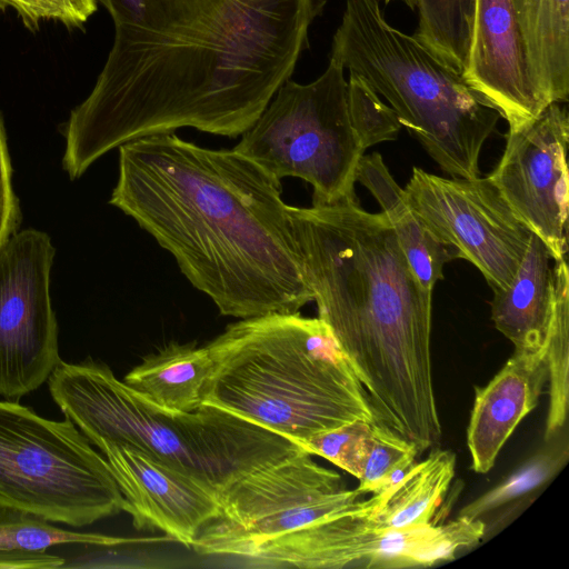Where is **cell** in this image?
Masks as SVG:
<instances>
[{
    "label": "cell",
    "instance_id": "cell-1",
    "mask_svg": "<svg viewBox=\"0 0 569 569\" xmlns=\"http://www.w3.org/2000/svg\"><path fill=\"white\" fill-rule=\"evenodd\" d=\"M114 37L89 96L64 124L63 169L79 178L121 144L180 128L237 138L309 47L326 0H98Z\"/></svg>",
    "mask_w": 569,
    "mask_h": 569
},
{
    "label": "cell",
    "instance_id": "cell-2",
    "mask_svg": "<svg viewBox=\"0 0 569 569\" xmlns=\"http://www.w3.org/2000/svg\"><path fill=\"white\" fill-rule=\"evenodd\" d=\"M281 180L226 149L174 132L119 147L109 203L170 252L222 316L295 313L313 300Z\"/></svg>",
    "mask_w": 569,
    "mask_h": 569
},
{
    "label": "cell",
    "instance_id": "cell-3",
    "mask_svg": "<svg viewBox=\"0 0 569 569\" xmlns=\"http://www.w3.org/2000/svg\"><path fill=\"white\" fill-rule=\"evenodd\" d=\"M318 318L362 385L377 422L419 452L441 439L430 351L432 290L423 288L382 212L357 198L289 206Z\"/></svg>",
    "mask_w": 569,
    "mask_h": 569
},
{
    "label": "cell",
    "instance_id": "cell-4",
    "mask_svg": "<svg viewBox=\"0 0 569 569\" xmlns=\"http://www.w3.org/2000/svg\"><path fill=\"white\" fill-rule=\"evenodd\" d=\"M210 405L301 446L356 420L376 422L368 396L319 318L266 313L230 323L206 345Z\"/></svg>",
    "mask_w": 569,
    "mask_h": 569
},
{
    "label": "cell",
    "instance_id": "cell-5",
    "mask_svg": "<svg viewBox=\"0 0 569 569\" xmlns=\"http://www.w3.org/2000/svg\"><path fill=\"white\" fill-rule=\"evenodd\" d=\"M63 415L96 446H130L220 492L303 448L223 409L170 412L130 389L102 362L61 361L48 379Z\"/></svg>",
    "mask_w": 569,
    "mask_h": 569
},
{
    "label": "cell",
    "instance_id": "cell-6",
    "mask_svg": "<svg viewBox=\"0 0 569 569\" xmlns=\"http://www.w3.org/2000/svg\"><path fill=\"white\" fill-rule=\"evenodd\" d=\"M330 59L363 79L450 177H480L479 159L500 114L378 0H346Z\"/></svg>",
    "mask_w": 569,
    "mask_h": 569
},
{
    "label": "cell",
    "instance_id": "cell-7",
    "mask_svg": "<svg viewBox=\"0 0 569 569\" xmlns=\"http://www.w3.org/2000/svg\"><path fill=\"white\" fill-rule=\"evenodd\" d=\"M305 449L234 480L219 492L220 511L198 532L192 549L253 568H308L320 525L338 516L376 512L385 490L366 500Z\"/></svg>",
    "mask_w": 569,
    "mask_h": 569
},
{
    "label": "cell",
    "instance_id": "cell-8",
    "mask_svg": "<svg viewBox=\"0 0 569 569\" xmlns=\"http://www.w3.org/2000/svg\"><path fill=\"white\" fill-rule=\"evenodd\" d=\"M0 505L83 527L124 511L103 456L66 417L56 421L0 400Z\"/></svg>",
    "mask_w": 569,
    "mask_h": 569
},
{
    "label": "cell",
    "instance_id": "cell-9",
    "mask_svg": "<svg viewBox=\"0 0 569 569\" xmlns=\"http://www.w3.org/2000/svg\"><path fill=\"white\" fill-rule=\"evenodd\" d=\"M345 71L329 58L311 82L286 81L233 148L279 180L308 182L312 204L357 198L356 170L366 150L351 123Z\"/></svg>",
    "mask_w": 569,
    "mask_h": 569
},
{
    "label": "cell",
    "instance_id": "cell-10",
    "mask_svg": "<svg viewBox=\"0 0 569 569\" xmlns=\"http://www.w3.org/2000/svg\"><path fill=\"white\" fill-rule=\"evenodd\" d=\"M405 191L427 228L475 264L492 291L511 286L532 232L488 177L445 178L413 167Z\"/></svg>",
    "mask_w": 569,
    "mask_h": 569
},
{
    "label": "cell",
    "instance_id": "cell-11",
    "mask_svg": "<svg viewBox=\"0 0 569 569\" xmlns=\"http://www.w3.org/2000/svg\"><path fill=\"white\" fill-rule=\"evenodd\" d=\"M54 248L40 230L14 233L0 249V397L18 401L62 361L50 299Z\"/></svg>",
    "mask_w": 569,
    "mask_h": 569
},
{
    "label": "cell",
    "instance_id": "cell-12",
    "mask_svg": "<svg viewBox=\"0 0 569 569\" xmlns=\"http://www.w3.org/2000/svg\"><path fill=\"white\" fill-rule=\"evenodd\" d=\"M569 118L560 102L508 130L503 153L488 178L516 217L542 240L553 260L568 251Z\"/></svg>",
    "mask_w": 569,
    "mask_h": 569
},
{
    "label": "cell",
    "instance_id": "cell-13",
    "mask_svg": "<svg viewBox=\"0 0 569 569\" xmlns=\"http://www.w3.org/2000/svg\"><path fill=\"white\" fill-rule=\"evenodd\" d=\"M124 498L134 528L160 530L192 548L220 511L219 492L130 446L98 443Z\"/></svg>",
    "mask_w": 569,
    "mask_h": 569
},
{
    "label": "cell",
    "instance_id": "cell-14",
    "mask_svg": "<svg viewBox=\"0 0 569 569\" xmlns=\"http://www.w3.org/2000/svg\"><path fill=\"white\" fill-rule=\"evenodd\" d=\"M467 83L507 120L509 130L550 103L533 77L513 0H475Z\"/></svg>",
    "mask_w": 569,
    "mask_h": 569
},
{
    "label": "cell",
    "instance_id": "cell-15",
    "mask_svg": "<svg viewBox=\"0 0 569 569\" xmlns=\"http://www.w3.org/2000/svg\"><path fill=\"white\" fill-rule=\"evenodd\" d=\"M548 380L547 346L515 350L490 382L476 389L467 429L475 472L486 473L519 422L536 408Z\"/></svg>",
    "mask_w": 569,
    "mask_h": 569
},
{
    "label": "cell",
    "instance_id": "cell-16",
    "mask_svg": "<svg viewBox=\"0 0 569 569\" xmlns=\"http://www.w3.org/2000/svg\"><path fill=\"white\" fill-rule=\"evenodd\" d=\"M555 306V260L531 233L511 286L493 291L491 319L515 350L538 351L547 346Z\"/></svg>",
    "mask_w": 569,
    "mask_h": 569
},
{
    "label": "cell",
    "instance_id": "cell-17",
    "mask_svg": "<svg viewBox=\"0 0 569 569\" xmlns=\"http://www.w3.org/2000/svg\"><path fill=\"white\" fill-rule=\"evenodd\" d=\"M356 181L365 186L380 204L420 284L432 290L443 278L445 264L459 259L458 252L427 228L378 152L360 158Z\"/></svg>",
    "mask_w": 569,
    "mask_h": 569
},
{
    "label": "cell",
    "instance_id": "cell-18",
    "mask_svg": "<svg viewBox=\"0 0 569 569\" xmlns=\"http://www.w3.org/2000/svg\"><path fill=\"white\" fill-rule=\"evenodd\" d=\"M211 369L206 346L171 342L144 357L122 381L159 408L192 412L203 405V389Z\"/></svg>",
    "mask_w": 569,
    "mask_h": 569
},
{
    "label": "cell",
    "instance_id": "cell-19",
    "mask_svg": "<svg viewBox=\"0 0 569 569\" xmlns=\"http://www.w3.org/2000/svg\"><path fill=\"white\" fill-rule=\"evenodd\" d=\"M527 56L549 103L569 96V0H513Z\"/></svg>",
    "mask_w": 569,
    "mask_h": 569
},
{
    "label": "cell",
    "instance_id": "cell-20",
    "mask_svg": "<svg viewBox=\"0 0 569 569\" xmlns=\"http://www.w3.org/2000/svg\"><path fill=\"white\" fill-rule=\"evenodd\" d=\"M456 455L436 449L412 465L391 487L385 489L379 509L371 513L379 528L403 529L431 522L455 476Z\"/></svg>",
    "mask_w": 569,
    "mask_h": 569
},
{
    "label": "cell",
    "instance_id": "cell-21",
    "mask_svg": "<svg viewBox=\"0 0 569 569\" xmlns=\"http://www.w3.org/2000/svg\"><path fill=\"white\" fill-rule=\"evenodd\" d=\"M417 13L413 34L462 73L467 66L475 0H405Z\"/></svg>",
    "mask_w": 569,
    "mask_h": 569
},
{
    "label": "cell",
    "instance_id": "cell-22",
    "mask_svg": "<svg viewBox=\"0 0 569 569\" xmlns=\"http://www.w3.org/2000/svg\"><path fill=\"white\" fill-rule=\"evenodd\" d=\"M549 409L545 439L549 440L567 419L569 368V270L566 259L555 260V306L547 340Z\"/></svg>",
    "mask_w": 569,
    "mask_h": 569
},
{
    "label": "cell",
    "instance_id": "cell-23",
    "mask_svg": "<svg viewBox=\"0 0 569 569\" xmlns=\"http://www.w3.org/2000/svg\"><path fill=\"white\" fill-rule=\"evenodd\" d=\"M32 513L0 505V551L46 552L58 545L111 546L122 540L58 528Z\"/></svg>",
    "mask_w": 569,
    "mask_h": 569
},
{
    "label": "cell",
    "instance_id": "cell-24",
    "mask_svg": "<svg viewBox=\"0 0 569 569\" xmlns=\"http://www.w3.org/2000/svg\"><path fill=\"white\" fill-rule=\"evenodd\" d=\"M418 453L412 441L379 422H372L357 489L365 495L391 487L413 465Z\"/></svg>",
    "mask_w": 569,
    "mask_h": 569
},
{
    "label": "cell",
    "instance_id": "cell-25",
    "mask_svg": "<svg viewBox=\"0 0 569 569\" xmlns=\"http://www.w3.org/2000/svg\"><path fill=\"white\" fill-rule=\"evenodd\" d=\"M347 94L351 123L365 150L398 137L402 126L397 114L363 79L349 74Z\"/></svg>",
    "mask_w": 569,
    "mask_h": 569
},
{
    "label": "cell",
    "instance_id": "cell-26",
    "mask_svg": "<svg viewBox=\"0 0 569 569\" xmlns=\"http://www.w3.org/2000/svg\"><path fill=\"white\" fill-rule=\"evenodd\" d=\"M371 423L356 420L313 436L301 447L311 456L322 457L358 479Z\"/></svg>",
    "mask_w": 569,
    "mask_h": 569
},
{
    "label": "cell",
    "instance_id": "cell-27",
    "mask_svg": "<svg viewBox=\"0 0 569 569\" xmlns=\"http://www.w3.org/2000/svg\"><path fill=\"white\" fill-rule=\"evenodd\" d=\"M558 463L559 461L551 453L536 456L498 487L467 505L460 515L479 518V516L511 501L550 478Z\"/></svg>",
    "mask_w": 569,
    "mask_h": 569
},
{
    "label": "cell",
    "instance_id": "cell-28",
    "mask_svg": "<svg viewBox=\"0 0 569 569\" xmlns=\"http://www.w3.org/2000/svg\"><path fill=\"white\" fill-rule=\"evenodd\" d=\"M98 0H9L28 28L53 20L68 28L83 26L98 9Z\"/></svg>",
    "mask_w": 569,
    "mask_h": 569
},
{
    "label": "cell",
    "instance_id": "cell-29",
    "mask_svg": "<svg viewBox=\"0 0 569 569\" xmlns=\"http://www.w3.org/2000/svg\"><path fill=\"white\" fill-rule=\"evenodd\" d=\"M11 176V161L0 113V249L17 233L21 220L19 200L12 189Z\"/></svg>",
    "mask_w": 569,
    "mask_h": 569
},
{
    "label": "cell",
    "instance_id": "cell-30",
    "mask_svg": "<svg viewBox=\"0 0 569 569\" xmlns=\"http://www.w3.org/2000/svg\"><path fill=\"white\" fill-rule=\"evenodd\" d=\"M386 1H389V0H386Z\"/></svg>",
    "mask_w": 569,
    "mask_h": 569
}]
</instances>
